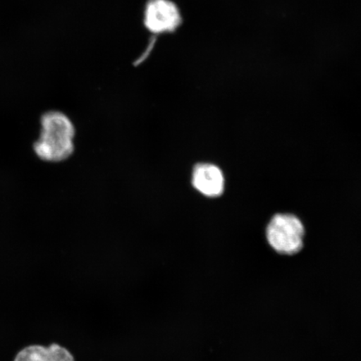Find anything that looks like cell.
Segmentation results:
<instances>
[{"mask_svg":"<svg viewBox=\"0 0 361 361\" xmlns=\"http://www.w3.org/2000/svg\"><path fill=\"white\" fill-rule=\"evenodd\" d=\"M42 133L34 143V151L39 159L49 162L66 161L75 151V129L65 113L49 111L40 118Z\"/></svg>","mask_w":361,"mask_h":361,"instance_id":"6da1fadb","label":"cell"},{"mask_svg":"<svg viewBox=\"0 0 361 361\" xmlns=\"http://www.w3.org/2000/svg\"><path fill=\"white\" fill-rule=\"evenodd\" d=\"M15 361H75L69 350L57 344L49 347H27L17 355Z\"/></svg>","mask_w":361,"mask_h":361,"instance_id":"5b68a950","label":"cell"},{"mask_svg":"<svg viewBox=\"0 0 361 361\" xmlns=\"http://www.w3.org/2000/svg\"><path fill=\"white\" fill-rule=\"evenodd\" d=\"M305 229L303 223L295 215L275 214L266 228L269 245L278 254L293 255L304 246Z\"/></svg>","mask_w":361,"mask_h":361,"instance_id":"7a4b0ae2","label":"cell"},{"mask_svg":"<svg viewBox=\"0 0 361 361\" xmlns=\"http://www.w3.org/2000/svg\"><path fill=\"white\" fill-rule=\"evenodd\" d=\"M182 22V13L171 0H147L143 23L149 32L154 35L173 33Z\"/></svg>","mask_w":361,"mask_h":361,"instance_id":"3957f363","label":"cell"},{"mask_svg":"<svg viewBox=\"0 0 361 361\" xmlns=\"http://www.w3.org/2000/svg\"><path fill=\"white\" fill-rule=\"evenodd\" d=\"M191 183L196 191L209 198L220 197L225 189L223 171L218 166L207 162L194 166Z\"/></svg>","mask_w":361,"mask_h":361,"instance_id":"277c9868","label":"cell"}]
</instances>
